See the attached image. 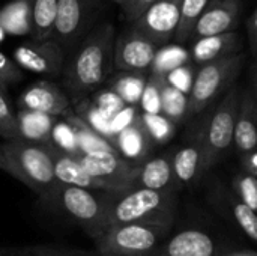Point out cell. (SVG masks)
<instances>
[{"label": "cell", "instance_id": "obj_12", "mask_svg": "<svg viewBox=\"0 0 257 256\" xmlns=\"http://www.w3.org/2000/svg\"><path fill=\"white\" fill-rule=\"evenodd\" d=\"M158 47L160 45H157L134 26H130L125 32L116 36L113 66L119 71L148 72Z\"/></svg>", "mask_w": 257, "mask_h": 256}, {"label": "cell", "instance_id": "obj_1", "mask_svg": "<svg viewBox=\"0 0 257 256\" xmlns=\"http://www.w3.org/2000/svg\"><path fill=\"white\" fill-rule=\"evenodd\" d=\"M116 29L111 23H101L77 45L63 69V83L75 100L95 92L108 78L113 68Z\"/></svg>", "mask_w": 257, "mask_h": 256}, {"label": "cell", "instance_id": "obj_22", "mask_svg": "<svg viewBox=\"0 0 257 256\" xmlns=\"http://www.w3.org/2000/svg\"><path fill=\"white\" fill-rule=\"evenodd\" d=\"M113 145L116 146V149L122 157H125L126 160L136 164L145 161L149 157L152 148L155 146L140 115L134 122H131L126 128H123L120 133L116 134Z\"/></svg>", "mask_w": 257, "mask_h": 256}, {"label": "cell", "instance_id": "obj_49", "mask_svg": "<svg viewBox=\"0 0 257 256\" xmlns=\"http://www.w3.org/2000/svg\"><path fill=\"white\" fill-rule=\"evenodd\" d=\"M113 2H114V3H119V5H122V2H123V0H113Z\"/></svg>", "mask_w": 257, "mask_h": 256}, {"label": "cell", "instance_id": "obj_9", "mask_svg": "<svg viewBox=\"0 0 257 256\" xmlns=\"http://www.w3.org/2000/svg\"><path fill=\"white\" fill-rule=\"evenodd\" d=\"M96 12L95 0H59L51 39L63 51L77 47L92 27Z\"/></svg>", "mask_w": 257, "mask_h": 256}, {"label": "cell", "instance_id": "obj_32", "mask_svg": "<svg viewBox=\"0 0 257 256\" xmlns=\"http://www.w3.org/2000/svg\"><path fill=\"white\" fill-rule=\"evenodd\" d=\"M140 118L155 145H164L175 134V122L163 113H140Z\"/></svg>", "mask_w": 257, "mask_h": 256}, {"label": "cell", "instance_id": "obj_4", "mask_svg": "<svg viewBox=\"0 0 257 256\" xmlns=\"http://www.w3.org/2000/svg\"><path fill=\"white\" fill-rule=\"evenodd\" d=\"M110 192L92 190L59 183L48 205L59 208L93 241L108 229Z\"/></svg>", "mask_w": 257, "mask_h": 256}, {"label": "cell", "instance_id": "obj_20", "mask_svg": "<svg viewBox=\"0 0 257 256\" xmlns=\"http://www.w3.org/2000/svg\"><path fill=\"white\" fill-rule=\"evenodd\" d=\"M134 187L178 192L179 187L173 170V152L148 157L145 161H142L139 164Z\"/></svg>", "mask_w": 257, "mask_h": 256}, {"label": "cell", "instance_id": "obj_27", "mask_svg": "<svg viewBox=\"0 0 257 256\" xmlns=\"http://www.w3.org/2000/svg\"><path fill=\"white\" fill-rule=\"evenodd\" d=\"M59 0H33L32 3V36L35 41L50 39L54 29V20Z\"/></svg>", "mask_w": 257, "mask_h": 256}, {"label": "cell", "instance_id": "obj_34", "mask_svg": "<svg viewBox=\"0 0 257 256\" xmlns=\"http://www.w3.org/2000/svg\"><path fill=\"white\" fill-rule=\"evenodd\" d=\"M166 77L149 72L139 107L143 113H161V89Z\"/></svg>", "mask_w": 257, "mask_h": 256}, {"label": "cell", "instance_id": "obj_31", "mask_svg": "<svg viewBox=\"0 0 257 256\" xmlns=\"http://www.w3.org/2000/svg\"><path fill=\"white\" fill-rule=\"evenodd\" d=\"M77 113L98 134H101L102 137H105L107 140H110L113 143V133H111V127H110V118L104 112H101L92 101H84V98L78 100V112Z\"/></svg>", "mask_w": 257, "mask_h": 256}, {"label": "cell", "instance_id": "obj_26", "mask_svg": "<svg viewBox=\"0 0 257 256\" xmlns=\"http://www.w3.org/2000/svg\"><path fill=\"white\" fill-rule=\"evenodd\" d=\"M148 75L146 72H130V71H120L117 75H114L110 81V89H113L125 104L130 106H139L145 84H146Z\"/></svg>", "mask_w": 257, "mask_h": 256}, {"label": "cell", "instance_id": "obj_23", "mask_svg": "<svg viewBox=\"0 0 257 256\" xmlns=\"http://www.w3.org/2000/svg\"><path fill=\"white\" fill-rule=\"evenodd\" d=\"M33 0H11L0 8V27L8 35H29L33 29L32 21Z\"/></svg>", "mask_w": 257, "mask_h": 256}, {"label": "cell", "instance_id": "obj_36", "mask_svg": "<svg viewBox=\"0 0 257 256\" xmlns=\"http://www.w3.org/2000/svg\"><path fill=\"white\" fill-rule=\"evenodd\" d=\"M15 256H101L98 252H84L78 249L54 246V244H39V246H24L11 250Z\"/></svg>", "mask_w": 257, "mask_h": 256}, {"label": "cell", "instance_id": "obj_45", "mask_svg": "<svg viewBox=\"0 0 257 256\" xmlns=\"http://www.w3.org/2000/svg\"><path fill=\"white\" fill-rule=\"evenodd\" d=\"M217 256H257L256 252H229V253H218Z\"/></svg>", "mask_w": 257, "mask_h": 256}, {"label": "cell", "instance_id": "obj_16", "mask_svg": "<svg viewBox=\"0 0 257 256\" xmlns=\"http://www.w3.org/2000/svg\"><path fill=\"white\" fill-rule=\"evenodd\" d=\"M18 106L23 110L39 112L62 118L71 110V100L57 84L41 80L30 84L20 95Z\"/></svg>", "mask_w": 257, "mask_h": 256}, {"label": "cell", "instance_id": "obj_5", "mask_svg": "<svg viewBox=\"0 0 257 256\" xmlns=\"http://www.w3.org/2000/svg\"><path fill=\"white\" fill-rule=\"evenodd\" d=\"M178 192L131 187L120 193H111L108 205V228L133 222H143L175 216Z\"/></svg>", "mask_w": 257, "mask_h": 256}, {"label": "cell", "instance_id": "obj_25", "mask_svg": "<svg viewBox=\"0 0 257 256\" xmlns=\"http://www.w3.org/2000/svg\"><path fill=\"white\" fill-rule=\"evenodd\" d=\"M56 119H57L56 116L47 113L20 109V112L17 113L20 136L30 142L47 143L51 140V130Z\"/></svg>", "mask_w": 257, "mask_h": 256}, {"label": "cell", "instance_id": "obj_13", "mask_svg": "<svg viewBox=\"0 0 257 256\" xmlns=\"http://www.w3.org/2000/svg\"><path fill=\"white\" fill-rule=\"evenodd\" d=\"M181 5L182 0H157L134 20L131 26L152 39L157 45H164L175 38L181 18Z\"/></svg>", "mask_w": 257, "mask_h": 256}, {"label": "cell", "instance_id": "obj_41", "mask_svg": "<svg viewBox=\"0 0 257 256\" xmlns=\"http://www.w3.org/2000/svg\"><path fill=\"white\" fill-rule=\"evenodd\" d=\"M139 115H140V112H137V106H130V104H126L122 110H119L116 115H113L110 118V127H111V133H113V140H114L116 134L120 133L123 128H126L131 122H134Z\"/></svg>", "mask_w": 257, "mask_h": 256}, {"label": "cell", "instance_id": "obj_8", "mask_svg": "<svg viewBox=\"0 0 257 256\" xmlns=\"http://www.w3.org/2000/svg\"><path fill=\"white\" fill-rule=\"evenodd\" d=\"M211 112L212 110H205L199 113L196 119H190L182 143L173 152V170L179 189L194 187L205 178V133Z\"/></svg>", "mask_w": 257, "mask_h": 256}, {"label": "cell", "instance_id": "obj_37", "mask_svg": "<svg viewBox=\"0 0 257 256\" xmlns=\"http://www.w3.org/2000/svg\"><path fill=\"white\" fill-rule=\"evenodd\" d=\"M0 137H3L5 140L21 137L18 121H17V113H14L2 89H0Z\"/></svg>", "mask_w": 257, "mask_h": 256}, {"label": "cell", "instance_id": "obj_50", "mask_svg": "<svg viewBox=\"0 0 257 256\" xmlns=\"http://www.w3.org/2000/svg\"><path fill=\"white\" fill-rule=\"evenodd\" d=\"M11 256H15V255H12V253H11Z\"/></svg>", "mask_w": 257, "mask_h": 256}, {"label": "cell", "instance_id": "obj_29", "mask_svg": "<svg viewBox=\"0 0 257 256\" xmlns=\"http://www.w3.org/2000/svg\"><path fill=\"white\" fill-rule=\"evenodd\" d=\"M187 110L188 94L176 89L166 80L161 89V113L172 122L178 124L187 121Z\"/></svg>", "mask_w": 257, "mask_h": 256}, {"label": "cell", "instance_id": "obj_11", "mask_svg": "<svg viewBox=\"0 0 257 256\" xmlns=\"http://www.w3.org/2000/svg\"><path fill=\"white\" fill-rule=\"evenodd\" d=\"M208 201L223 219L257 243V211L248 207L232 187H227L220 180H214L209 184Z\"/></svg>", "mask_w": 257, "mask_h": 256}, {"label": "cell", "instance_id": "obj_35", "mask_svg": "<svg viewBox=\"0 0 257 256\" xmlns=\"http://www.w3.org/2000/svg\"><path fill=\"white\" fill-rule=\"evenodd\" d=\"M232 190L254 211H257V177L250 170L236 172L232 177Z\"/></svg>", "mask_w": 257, "mask_h": 256}, {"label": "cell", "instance_id": "obj_10", "mask_svg": "<svg viewBox=\"0 0 257 256\" xmlns=\"http://www.w3.org/2000/svg\"><path fill=\"white\" fill-rule=\"evenodd\" d=\"M77 158L90 175L104 181L111 193H120L134 187L139 164L126 160L117 151L81 154Z\"/></svg>", "mask_w": 257, "mask_h": 256}, {"label": "cell", "instance_id": "obj_14", "mask_svg": "<svg viewBox=\"0 0 257 256\" xmlns=\"http://www.w3.org/2000/svg\"><path fill=\"white\" fill-rule=\"evenodd\" d=\"M63 50L54 39L32 41L21 44L14 51L15 63L30 72L39 75L56 77L63 71Z\"/></svg>", "mask_w": 257, "mask_h": 256}, {"label": "cell", "instance_id": "obj_46", "mask_svg": "<svg viewBox=\"0 0 257 256\" xmlns=\"http://www.w3.org/2000/svg\"><path fill=\"white\" fill-rule=\"evenodd\" d=\"M251 91L257 92V68L254 69V72H253V88H251Z\"/></svg>", "mask_w": 257, "mask_h": 256}, {"label": "cell", "instance_id": "obj_48", "mask_svg": "<svg viewBox=\"0 0 257 256\" xmlns=\"http://www.w3.org/2000/svg\"><path fill=\"white\" fill-rule=\"evenodd\" d=\"M254 95V106H256V113H257V92H253Z\"/></svg>", "mask_w": 257, "mask_h": 256}, {"label": "cell", "instance_id": "obj_43", "mask_svg": "<svg viewBox=\"0 0 257 256\" xmlns=\"http://www.w3.org/2000/svg\"><path fill=\"white\" fill-rule=\"evenodd\" d=\"M247 33H248V42L253 50V53L257 56V8L253 11L251 17L247 23Z\"/></svg>", "mask_w": 257, "mask_h": 256}, {"label": "cell", "instance_id": "obj_17", "mask_svg": "<svg viewBox=\"0 0 257 256\" xmlns=\"http://www.w3.org/2000/svg\"><path fill=\"white\" fill-rule=\"evenodd\" d=\"M215 238L200 228H185L170 235L157 256H217Z\"/></svg>", "mask_w": 257, "mask_h": 256}, {"label": "cell", "instance_id": "obj_33", "mask_svg": "<svg viewBox=\"0 0 257 256\" xmlns=\"http://www.w3.org/2000/svg\"><path fill=\"white\" fill-rule=\"evenodd\" d=\"M50 142L54 143L60 151H63L66 154H71L74 157L81 155L75 130L63 118L62 119H59V118L56 119V122L53 125V130H51V140Z\"/></svg>", "mask_w": 257, "mask_h": 256}, {"label": "cell", "instance_id": "obj_7", "mask_svg": "<svg viewBox=\"0 0 257 256\" xmlns=\"http://www.w3.org/2000/svg\"><path fill=\"white\" fill-rule=\"evenodd\" d=\"M241 92L238 84H233L223 100L212 109L205 133V157L203 174L205 177L221 161L226 160L235 143V125L241 101Z\"/></svg>", "mask_w": 257, "mask_h": 256}, {"label": "cell", "instance_id": "obj_44", "mask_svg": "<svg viewBox=\"0 0 257 256\" xmlns=\"http://www.w3.org/2000/svg\"><path fill=\"white\" fill-rule=\"evenodd\" d=\"M0 170H3V172H6V174L12 175L11 166L8 164V161H6V158H5V155H3V152H2V149H0Z\"/></svg>", "mask_w": 257, "mask_h": 256}, {"label": "cell", "instance_id": "obj_28", "mask_svg": "<svg viewBox=\"0 0 257 256\" xmlns=\"http://www.w3.org/2000/svg\"><path fill=\"white\" fill-rule=\"evenodd\" d=\"M190 51L182 48L181 45H160L157 50V54L154 57V62L151 65L149 72L167 77L169 72L176 69L181 65L188 63L190 60Z\"/></svg>", "mask_w": 257, "mask_h": 256}, {"label": "cell", "instance_id": "obj_24", "mask_svg": "<svg viewBox=\"0 0 257 256\" xmlns=\"http://www.w3.org/2000/svg\"><path fill=\"white\" fill-rule=\"evenodd\" d=\"M62 118L65 121H68L72 125V128L75 130V134H77V139H78V146H80L81 154H95V152L117 151L116 146L110 140H107L105 137H102L101 134H98L90 125H87V122L75 110L71 109Z\"/></svg>", "mask_w": 257, "mask_h": 256}, {"label": "cell", "instance_id": "obj_47", "mask_svg": "<svg viewBox=\"0 0 257 256\" xmlns=\"http://www.w3.org/2000/svg\"><path fill=\"white\" fill-rule=\"evenodd\" d=\"M5 35H6V33H5V30H3V29L0 27V42H2L3 39H5Z\"/></svg>", "mask_w": 257, "mask_h": 256}, {"label": "cell", "instance_id": "obj_19", "mask_svg": "<svg viewBox=\"0 0 257 256\" xmlns=\"http://www.w3.org/2000/svg\"><path fill=\"white\" fill-rule=\"evenodd\" d=\"M241 48H242V38L236 30H232V32L193 39L190 57L193 63L200 66L214 60H220L241 53Z\"/></svg>", "mask_w": 257, "mask_h": 256}, {"label": "cell", "instance_id": "obj_6", "mask_svg": "<svg viewBox=\"0 0 257 256\" xmlns=\"http://www.w3.org/2000/svg\"><path fill=\"white\" fill-rule=\"evenodd\" d=\"M244 62L245 54L241 51L238 54L199 66L188 92L187 121L208 110L209 106L215 104V101L235 84Z\"/></svg>", "mask_w": 257, "mask_h": 256}, {"label": "cell", "instance_id": "obj_3", "mask_svg": "<svg viewBox=\"0 0 257 256\" xmlns=\"http://www.w3.org/2000/svg\"><path fill=\"white\" fill-rule=\"evenodd\" d=\"M0 149L11 166V177L32 189L44 202H48L59 181L54 175L53 160L45 143L18 137L5 140L0 143Z\"/></svg>", "mask_w": 257, "mask_h": 256}, {"label": "cell", "instance_id": "obj_39", "mask_svg": "<svg viewBox=\"0 0 257 256\" xmlns=\"http://www.w3.org/2000/svg\"><path fill=\"white\" fill-rule=\"evenodd\" d=\"M21 78H23L21 68L15 63V60L12 62V59H9L0 51V89L6 92V88L9 84L18 83Z\"/></svg>", "mask_w": 257, "mask_h": 256}, {"label": "cell", "instance_id": "obj_21", "mask_svg": "<svg viewBox=\"0 0 257 256\" xmlns=\"http://www.w3.org/2000/svg\"><path fill=\"white\" fill-rule=\"evenodd\" d=\"M233 145L242 157H248L257 151V113L251 89L241 92Z\"/></svg>", "mask_w": 257, "mask_h": 256}, {"label": "cell", "instance_id": "obj_30", "mask_svg": "<svg viewBox=\"0 0 257 256\" xmlns=\"http://www.w3.org/2000/svg\"><path fill=\"white\" fill-rule=\"evenodd\" d=\"M209 0H182L181 5V18L178 29L175 32V39L178 42H187L191 39L194 26L205 11Z\"/></svg>", "mask_w": 257, "mask_h": 256}, {"label": "cell", "instance_id": "obj_2", "mask_svg": "<svg viewBox=\"0 0 257 256\" xmlns=\"http://www.w3.org/2000/svg\"><path fill=\"white\" fill-rule=\"evenodd\" d=\"M175 216L116 225L95 241L101 256H157L163 243L170 237Z\"/></svg>", "mask_w": 257, "mask_h": 256}, {"label": "cell", "instance_id": "obj_15", "mask_svg": "<svg viewBox=\"0 0 257 256\" xmlns=\"http://www.w3.org/2000/svg\"><path fill=\"white\" fill-rule=\"evenodd\" d=\"M241 18L239 0H209L197 20L191 39L236 30ZM190 39V41H191Z\"/></svg>", "mask_w": 257, "mask_h": 256}, {"label": "cell", "instance_id": "obj_38", "mask_svg": "<svg viewBox=\"0 0 257 256\" xmlns=\"http://www.w3.org/2000/svg\"><path fill=\"white\" fill-rule=\"evenodd\" d=\"M101 112H104L108 118H111L113 115H116L119 110H122L126 104L123 103V100L110 88L102 89V91H96L95 97L90 100Z\"/></svg>", "mask_w": 257, "mask_h": 256}, {"label": "cell", "instance_id": "obj_18", "mask_svg": "<svg viewBox=\"0 0 257 256\" xmlns=\"http://www.w3.org/2000/svg\"><path fill=\"white\" fill-rule=\"evenodd\" d=\"M45 146L51 155L53 166H54V175H56L59 183L77 186V187H84V189H92V190L110 192L108 186L104 181H101L99 178L90 175L77 157L60 151L51 142H47Z\"/></svg>", "mask_w": 257, "mask_h": 256}, {"label": "cell", "instance_id": "obj_42", "mask_svg": "<svg viewBox=\"0 0 257 256\" xmlns=\"http://www.w3.org/2000/svg\"><path fill=\"white\" fill-rule=\"evenodd\" d=\"M154 2L157 0H123L122 2V9L125 14V18L133 23L134 20H137Z\"/></svg>", "mask_w": 257, "mask_h": 256}, {"label": "cell", "instance_id": "obj_40", "mask_svg": "<svg viewBox=\"0 0 257 256\" xmlns=\"http://www.w3.org/2000/svg\"><path fill=\"white\" fill-rule=\"evenodd\" d=\"M167 83H170L172 86H175L176 89L188 94L190 89H191V84H193V80H194V74H193V69L188 63L185 65H181L178 66L176 69H173L172 72L167 74L166 77Z\"/></svg>", "mask_w": 257, "mask_h": 256}]
</instances>
